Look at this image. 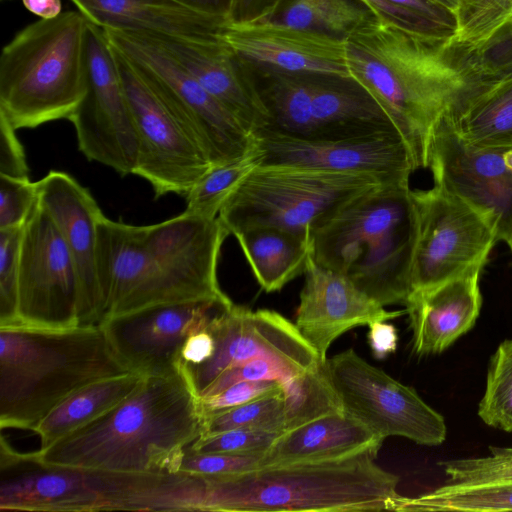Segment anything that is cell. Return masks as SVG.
<instances>
[{
	"label": "cell",
	"instance_id": "6da1fadb",
	"mask_svg": "<svg viewBox=\"0 0 512 512\" xmlns=\"http://www.w3.org/2000/svg\"><path fill=\"white\" fill-rule=\"evenodd\" d=\"M203 432L200 397L182 365L172 374L144 376L111 411L31 453L51 465L176 474L187 447Z\"/></svg>",
	"mask_w": 512,
	"mask_h": 512
},
{
	"label": "cell",
	"instance_id": "7a4b0ae2",
	"mask_svg": "<svg viewBox=\"0 0 512 512\" xmlns=\"http://www.w3.org/2000/svg\"><path fill=\"white\" fill-rule=\"evenodd\" d=\"M345 46L350 75L396 126L415 169L427 168L435 125L470 85L457 52L378 18L351 34Z\"/></svg>",
	"mask_w": 512,
	"mask_h": 512
},
{
	"label": "cell",
	"instance_id": "3957f363",
	"mask_svg": "<svg viewBox=\"0 0 512 512\" xmlns=\"http://www.w3.org/2000/svg\"><path fill=\"white\" fill-rule=\"evenodd\" d=\"M418 236L409 183L376 186L310 228L312 257L382 306L405 304Z\"/></svg>",
	"mask_w": 512,
	"mask_h": 512
},
{
	"label": "cell",
	"instance_id": "277c9868",
	"mask_svg": "<svg viewBox=\"0 0 512 512\" xmlns=\"http://www.w3.org/2000/svg\"><path fill=\"white\" fill-rule=\"evenodd\" d=\"M132 372L104 328L0 327V427L33 432L66 398L97 380Z\"/></svg>",
	"mask_w": 512,
	"mask_h": 512
},
{
	"label": "cell",
	"instance_id": "5b68a950",
	"mask_svg": "<svg viewBox=\"0 0 512 512\" xmlns=\"http://www.w3.org/2000/svg\"><path fill=\"white\" fill-rule=\"evenodd\" d=\"M203 492L201 476L51 465L1 438V511H200Z\"/></svg>",
	"mask_w": 512,
	"mask_h": 512
},
{
	"label": "cell",
	"instance_id": "8992f818",
	"mask_svg": "<svg viewBox=\"0 0 512 512\" xmlns=\"http://www.w3.org/2000/svg\"><path fill=\"white\" fill-rule=\"evenodd\" d=\"M371 453L352 457L262 466L204 479L200 511L388 510L398 476L384 470Z\"/></svg>",
	"mask_w": 512,
	"mask_h": 512
},
{
	"label": "cell",
	"instance_id": "52a82bcc",
	"mask_svg": "<svg viewBox=\"0 0 512 512\" xmlns=\"http://www.w3.org/2000/svg\"><path fill=\"white\" fill-rule=\"evenodd\" d=\"M88 19L65 11L39 19L3 47L0 116L16 130L69 119L86 91Z\"/></svg>",
	"mask_w": 512,
	"mask_h": 512
},
{
	"label": "cell",
	"instance_id": "ba28073f",
	"mask_svg": "<svg viewBox=\"0 0 512 512\" xmlns=\"http://www.w3.org/2000/svg\"><path fill=\"white\" fill-rule=\"evenodd\" d=\"M381 184L387 183L367 174L261 164L237 186L218 217L230 234L258 225L309 233L347 201Z\"/></svg>",
	"mask_w": 512,
	"mask_h": 512
},
{
	"label": "cell",
	"instance_id": "9c48e42d",
	"mask_svg": "<svg viewBox=\"0 0 512 512\" xmlns=\"http://www.w3.org/2000/svg\"><path fill=\"white\" fill-rule=\"evenodd\" d=\"M144 231V276L128 315L176 303L233 304L217 278L221 247L230 235L218 217L207 219L183 211L163 222L144 226Z\"/></svg>",
	"mask_w": 512,
	"mask_h": 512
},
{
	"label": "cell",
	"instance_id": "30bf717a",
	"mask_svg": "<svg viewBox=\"0 0 512 512\" xmlns=\"http://www.w3.org/2000/svg\"><path fill=\"white\" fill-rule=\"evenodd\" d=\"M103 30L198 142L212 166L235 160L255 145L253 134L160 46L141 35Z\"/></svg>",
	"mask_w": 512,
	"mask_h": 512
},
{
	"label": "cell",
	"instance_id": "8fae6325",
	"mask_svg": "<svg viewBox=\"0 0 512 512\" xmlns=\"http://www.w3.org/2000/svg\"><path fill=\"white\" fill-rule=\"evenodd\" d=\"M111 47L138 139L133 174L151 185L155 198L170 193L186 197L212 165L198 142L132 61L112 44Z\"/></svg>",
	"mask_w": 512,
	"mask_h": 512
},
{
	"label": "cell",
	"instance_id": "7c38bea8",
	"mask_svg": "<svg viewBox=\"0 0 512 512\" xmlns=\"http://www.w3.org/2000/svg\"><path fill=\"white\" fill-rule=\"evenodd\" d=\"M326 369L343 410L383 439L401 436L426 446L445 441L442 415L352 348L326 359Z\"/></svg>",
	"mask_w": 512,
	"mask_h": 512
},
{
	"label": "cell",
	"instance_id": "4fadbf2b",
	"mask_svg": "<svg viewBox=\"0 0 512 512\" xmlns=\"http://www.w3.org/2000/svg\"><path fill=\"white\" fill-rule=\"evenodd\" d=\"M17 325L47 330L81 326L80 283L74 260L38 198L21 239Z\"/></svg>",
	"mask_w": 512,
	"mask_h": 512
},
{
	"label": "cell",
	"instance_id": "5bb4252c",
	"mask_svg": "<svg viewBox=\"0 0 512 512\" xmlns=\"http://www.w3.org/2000/svg\"><path fill=\"white\" fill-rule=\"evenodd\" d=\"M413 195L418 212V236L410 295L485 265L498 240L493 227L481 214L436 185L429 190H413Z\"/></svg>",
	"mask_w": 512,
	"mask_h": 512
},
{
	"label": "cell",
	"instance_id": "9a60e30c",
	"mask_svg": "<svg viewBox=\"0 0 512 512\" xmlns=\"http://www.w3.org/2000/svg\"><path fill=\"white\" fill-rule=\"evenodd\" d=\"M78 148L90 161L118 174H133L138 139L129 102L111 44L98 25L86 29V91L68 119Z\"/></svg>",
	"mask_w": 512,
	"mask_h": 512
},
{
	"label": "cell",
	"instance_id": "2e32d148",
	"mask_svg": "<svg viewBox=\"0 0 512 512\" xmlns=\"http://www.w3.org/2000/svg\"><path fill=\"white\" fill-rule=\"evenodd\" d=\"M448 111L435 125L429 147L434 183L475 209L493 227L497 240L509 245L512 170L504 162V152L469 144L456 132Z\"/></svg>",
	"mask_w": 512,
	"mask_h": 512
},
{
	"label": "cell",
	"instance_id": "e0dca14e",
	"mask_svg": "<svg viewBox=\"0 0 512 512\" xmlns=\"http://www.w3.org/2000/svg\"><path fill=\"white\" fill-rule=\"evenodd\" d=\"M207 329L215 341L212 357L197 366L183 364L199 397L224 370L249 360L273 358L299 371L324 361L295 323L273 310L233 303L213 316Z\"/></svg>",
	"mask_w": 512,
	"mask_h": 512
},
{
	"label": "cell",
	"instance_id": "ac0fdd59",
	"mask_svg": "<svg viewBox=\"0 0 512 512\" xmlns=\"http://www.w3.org/2000/svg\"><path fill=\"white\" fill-rule=\"evenodd\" d=\"M253 136L261 151V164L367 174L385 183H409L411 173L416 170L399 131L332 140L259 129Z\"/></svg>",
	"mask_w": 512,
	"mask_h": 512
},
{
	"label": "cell",
	"instance_id": "d6986e66",
	"mask_svg": "<svg viewBox=\"0 0 512 512\" xmlns=\"http://www.w3.org/2000/svg\"><path fill=\"white\" fill-rule=\"evenodd\" d=\"M230 306L214 301L160 305L99 325L132 372L167 375L181 369V349L188 337Z\"/></svg>",
	"mask_w": 512,
	"mask_h": 512
},
{
	"label": "cell",
	"instance_id": "ffe728a7",
	"mask_svg": "<svg viewBox=\"0 0 512 512\" xmlns=\"http://www.w3.org/2000/svg\"><path fill=\"white\" fill-rule=\"evenodd\" d=\"M304 274L295 325L322 360L327 359L331 344L348 330L406 313L387 311L347 276L319 265L312 256Z\"/></svg>",
	"mask_w": 512,
	"mask_h": 512
},
{
	"label": "cell",
	"instance_id": "44dd1931",
	"mask_svg": "<svg viewBox=\"0 0 512 512\" xmlns=\"http://www.w3.org/2000/svg\"><path fill=\"white\" fill-rule=\"evenodd\" d=\"M38 201L58 226L74 260L81 294V326L99 324L102 295L97 274V223L102 210L73 176L49 171L36 181Z\"/></svg>",
	"mask_w": 512,
	"mask_h": 512
},
{
	"label": "cell",
	"instance_id": "7402d4cb",
	"mask_svg": "<svg viewBox=\"0 0 512 512\" xmlns=\"http://www.w3.org/2000/svg\"><path fill=\"white\" fill-rule=\"evenodd\" d=\"M137 35L165 50L250 133L268 125L269 115L245 60L221 37L190 40L164 34Z\"/></svg>",
	"mask_w": 512,
	"mask_h": 512
},
{
	"label": "cell",
	"instance_id": "603a6c76",
	"mask_svg": "<svg viewBox=\"0 0 512 512\" xmlns=\"http://www.w3.org/2000/svg\"><path fill=\"white\" fill-rule=\"evenodd\" d=\"M244 60L289 73L351 76L345 41L284 24L228 25L220 35Z\"/></svg>",
	"mask_w": 512,
	"mask_h": 512
},
{
	"label": "cell",
	"instance_id": "cb8c5ba5",
	"mask_svg": "<svg viewBox=\"0 0 512 512\" xmlns=\"http://www.w3.org/2000/svg\"><path fill=\"white\" fill-rule=\"evenodd\" d=\"M482 268L476 266L408 297L405 310L409 315L416 354L441 353L474 326L482 304L479 287Z\"/></svg>",
	"mask_w": 512,
	"mask_h": 512
},
{
	"label": "cell",
	"instance_id": "d4e9b609",
	"mask_svg": "<svg viewBox=\"0 0 512 512\" xmlns=\"http://www.w3.org/2000/svg\"><path fill=\"white\" fill-rule=\"evenodd\" d=\"M103 29L164 34L190 40L220 38L226 20L194 11L175 0H71Z\"/></svg>",
	"mask_w": 512,
	"mask_h": 512
},
{
	"label": "cell",
	"instance_id": "484cf974",
	"mask_svg": "<svg viewBox=\"0 0 512 512\" xmlns=\"http://www.w3.org/2000/svg\"><path fill=\"white\" fill-rule=\"evenodd\" d=\"M311 133L345 139L398 131L374 97L352 76L313 74Z\"/></svg>",
	"mask_w": 512,
	"mask_h": 512
},
{
	"label": "cell",
	"instance_id": "4316f807",
	"mask_svg": "<svg viewBox=\"0 0 512 512\" xmlns=\"http://www.w3.org/2000/svg\"><path fill=\"white\" fill-rule=\"evenodd\" d=\"M384 440L343 410L283 431L264 452L261 467L377 455Z\"/></svg>",
	"mask_w": 512,
	"mask_h": 512
},
{
	"label": "cell",
	"instance_id": "83f0119b",
	"mask_svg": "<svg viewBox=\"0 0 512 512\" xmlns=\"http://www.w3.org/2000/svg\"><path fill=\"white\" fill-rule=\"evenodd\" d=\"M448 113L469 144L502 152L512 149V70L473 81Z\"/></svg>",
	"mask_w": 512,
	"mask_h": 512
},
{
	"label": "cell",
	"instance_id": "f1b7e54d",
	"mask_svg": "<svg viewBox=\"0 0 512 512\" xmlns=\"http://www.w3.org/2000/svg\"><path fill=\"white\" fill-rule=\"evenodd\" d=\"M263 290H281L303 274L312 256L309 233H298L279 227L258 225L232 232Z\"/></svg>",
	"mask_w": 512,
	"mask_h": 512
},
{
	"label": "cell",
	"instance_id": "f546056e",
	"mask_svg": "<svg viewBox=\"0 0 512 512\" xmlns=\"http://www.w3.org/2000/svg\"><path fill=\"white\" fill-rule=\"evenodd\" d=\"M144 376L127 372L90 383L66 398L33 432L39 436V450L45 449L73 431L105 415L142 382Z\"/></svg>",
	"mask_w": 512,
	"mask_h": 512
},
{
	"label": "cell",
	"instance_id": "4dcf8cb0",
	"mask_svg": "<svg viewBox=\"0 0 512 512\" xmlns=\"http://www.w3.org/2000/svg\"><path fill=\"white\" fill-rule=\"evenodd\" d=\"M376 18L363 0H283L263 22L284 24L345 41Z\"/></svg>",
	"mask_w": 512,
	"mask_h": 512
},
{
	"label": "cell",
	"instance_id": "1f68e13d",
	"mask_svg": "<svg viewBox=\"0 0 512 512\" xmlns=\"http://www.w3.org/2000/svg\"><path fill=\"white\" fill-rule=\"evenodd\" d=\"M388 510L415 512L512 511V482L478 486L448 484L417 497L397 495L391 501Z\"/></svg>",
	"mask_w": 512,
	"mask_h": 512
},
{
	"label": "cell",
	"instance_id": "d6a6232c",
	"mask_svg": "<svg viewBox=\"0 0 512 512\" xmlns=\"http://www.w3.org/2000/svg\"><path fill=\"white\" fill-rule=\"evenodd\" d=\"M280 385L285 430L330 413L343 411L340 399L328 377L326 360L297 373Z\"/></svg>",
	"mask_w": 512,
	"mask_h": 512
},
{
	"label": "cell",
	"instance_id": "836d02e7",
	"mask_svg": "<svg viewBox=\"0 0 512 512\" xmlns=\"http://www.w3.org/2000/svg\"><path fill=\"white\" fill-rule=\"evenodd\" d=\"M261 164V151L255 145L243 156L212 166L193 186L184 212L207 219L217 218L237 186Z\"/></svg>",
	"mask_w": 512,
	"mask_h": 512
},
{
	"label": "cell",
	"instance_id": "e575fe53",
	"mask_svg": "<svg viewBox=\"0 0 512 512\" xmlns=\"http://www.w3.org/2000/svg\"><path fill=\"white\" fill-rule=\"evenodd\" d=\"M376 17L401 29L451 44L454 14L432 0H363Z\"/></svg>",
	"mask_w": 512,
	"mask_h": 512
},
{
	"label": "cell",
	"instance_id": "d590c367",
	"mask_svg": "<svg viewBox=\"0 0 512 512\" xmlns=\"http://www.w3.org/2000/svg\"><path fill=\"white\" fill-rule=\"evenodd\" d=\"M450 46L467 54L486 43L512 16V0H457Z\"/></svg>",
	"mask_w": 512,
	"mask_h": 512
},
{
	"label": "cell",
	"instance_id": "8d00e7d4",
	"mask_svg": "<svg viewBox=\"0 0 512 512\" xmlns=\"http://www.w3.org/2000/svg\"><path fill=\"white\" fill-rule=\"evenodd\" d=\"M478 416L490 427L512 432V339L503 341L490 359Z\"/></svg>",
	"mask_w": 512,
	"mask_h": 512
},
{
	"label": "cell",
	"instance_id": "74e56055",
	"mask_svg": "<svg viewBox=\"0 0 512 512\" xmlns=\"http://www.w3.org/2000/svg\"><path fill=\"white\" fill-rule=\"evenodd\" d=\"M236 428L285 430L282 388L242 405L204 413L203 434Z\"/></svg>",
	"mask_w": 512,
	"mask_h": 512
},
{
	"label": "cell",
	"instance_id": "f35d334b",
	"mask_svg": "<svg viewBox=\"0 0 512 512\" xmlns=\"http://www.w3.org/2000/svg\"><path fill=\"white\" fill-rule=\"evenodd\" d=\"M449 484L478 486L512 482V448L490 447V455L441 462Z\"/></svg>",
	"mask_w": 512,
	"mask_h": 512
},
{
	"label": "cell",
	"instance_id": "ab89813d",
	"mask_svg": "<svg viewBox=\"0 0 512 512\" xmlns=\"http://www.w3.org/2000/svg\"><path fill=\"white\" fill-rule=\"evenodd\" d=\"M23 227L0 229V327L18 324L19 256Z\"/></svg>",
	"mask_w": 512,
	"mask_h": 512
},
{
	"label": "cell",
	"instance_id": "60d3db41",
	"mask_svg": "<svg viewBox=\"0 0 512 512\" xmlns=\"http://www.w3.org/2000/svg\"><path fill=\"white\" fill-rule=\"evenodd\" d=\"M471 82L512 70V16L486 43L467 54H459Z\"/></svg>",
	"mask_w": 512,
	"mask_h": 512
},
{
	"label": "cell",
	"instance_id": "b9f144b4",
	"mask_svg": "<svg viewBox=\"0 0 512 512\" xmlns=\"http://www.w3.org/2000/svg\"><path fill=\"white\" fill-rule=\"evenodd\" d=\"M282 432L261 428H236L202 434L188 449L195 453H261Z\"/></svg>",
	"mask_w": 512,
	"mask_h": 512
},
{
	"label": "cell",
	"instance_id": "7bdbcfd3",
	"mask_svg": "<svg viewBox=\"0 0 512 512\" xmlns=\"http://www.w3.org/2000/svg\"><path fill=\"white\" fill-rule=\"evenodd\" d=\"M261 453H195L186 449L180 473L195 476H224L261 467Z\"/></svg>",
	"mask_w": 512,
	"mask_h": 512
},
{
	"label": "cell",
	"instance_id": "ee69618b",
	"mask_svg": "<svg viewBox=\"0 0 512 512\" xmlns=\"http://www.w3.org/2000/svg\"><path fill=\"white\" fill-rule=\"evenodd\" d=\"M301 371L273 358H256L230 367L220 373L202 392L200 398L219 393L228 386L241 381H278L291 378Z\"/></svg>",
	"mask_w": 512,
	"mask_h": 512
},
{
	"label": "cell",
	"instance_id": "f6af8a7d",
	"mask_svg": "<svg viewBox=\"0 0 512 512\" xmlns=\"http://www.w3.org/2000/svg\"><path fill=\"white\" fill-rule=\"evenodd\" d=\"M37 198V184L29 177L0 175V229L24 225Z\"/></svg>",
	"mask_w": 512,
	"mask_h": 512
},
{
	"label": "cell",
	"instance_id": "bcb514c9",
	"mask_svg": "<svg viewBox=\"0 0 512 512\" xmlns=\"http://www.w3.org/2000/svg\"><path fill=\"white\" fill-rule=\"evenodd\" d=\"M281 390L278 381H241L219 393L200 398L204 413L228 409L245 404Z\"/></svg>",
	"mask_w": 512,
	"mask_h": 512
},
{
	"label": "cell",
	"instance_id": "7dc6e473",
	"mask_svg": "<svg viewBox=\"0 0 512 512\" xmlns=\"http://www.w3.org/2000/svg\"><path fill=\"white\" fill-rule=\"evenodd\" d=\"M26 156L14 129L0 116V175L28 178Z\"/></svg>",
	"mask_w": 512,
	"mask_h": 512
},
{
	"label": "cell",
	"instance_id": "c3c4849f",
	"mask_svg": "<svg viewBox=\"0 0 512 512\" xmlns=\"http://www.w3.org/2000/svg\"><path fill=\"white\" fill-rule=\"evenodd\" d=\"M283 0H232L228 25L238 26L266 21Z\"/></svg>",
	"mask_w": 512,
	"mask_h": 512
},
{
	"label": "cell",
	"instance_id": "681fc988",
	"mask_svg": "<svg viewBox=\"0 0 512 512\" xmlns=\"http://www.w3.org/2000/svg\"><path fill=\"white\" fill-rule=\"evenodd\" d=\"M215 351V341L207 328L191 335L181 349L182 364L197 366L209 360Z\"/></svg>",
	"mask_w": 512,
	"mask_h": 512
},
{
	"label": "cell",
	"instance_id": "f907efd6",
	"mask_svg": "<svg viewBox=\"0 0 512 512\" xmlns=\"http://www.w3.org/2000/svg\"><path fill=\"white\" fill-rule=\"evenodd\" d=\"M368 326V343L377 359H384L396 351L398 335L394 325L386 321H377Z\"/></svg>",
	"mask_w": 512,
	"mask_h": 512
},
{
	"label": "cell",
	"instance_id": "816d5d0a",
	"mask_svg": "<svg viewBox=\"0 0 512 512\" xmlns=\"http://www.w3.org/2000/svg\"><path fill=\"white\" fill-rule=\"evenodd\" d=\"M180 4L206 15L227 21L232 0H175ZM228 23V22H227Z\"/></svg>",
	"mask_w": 512,
	"mask_h": 512
},
{
	"label": "cell",
	"instance_id": "f5cc1de1",
	"mask_svg": "<svg viewBox=\"0 0 512 512\" xmlns=\"http://www.w3.org/2000/svg\"><path fill=\"white\" fill-rule=\"evenodd\" d=\"M22 3L40 19H52L62 13L61 0H22Z\"/></svg>",
	"mask_w": 512,
	"mask_h": 512
},
{
	"label": "cell",
	"instance_id": "db71d44e",
	"mask_svg": "<svg viewBox=\"0 0 512 512\" xmlns=\"http://www.w3.org/2000/svg\"><path fill=\"white\" fill-rule=\"evenodd\" d=\"M448 10H450L453 14L455 13L456 6H457V0H432Z\"/></svg>",
	"mask_w": 512,
	"mask_h": 512
},
{
	"label": "cell",
	"instance_id": "11a10c76",
	"mask_svg": "<svg viewBox=\"0 0 512 512\" xmlns=\"http://www.w3.org/2000/svg\"><path fill=\"white\" fill-rule=\"evenodd\" d=\"M503 159L506 166L512 170V149H509L504 152Z\"/></svg>",
	"mask_w": 512,
	"mask_h": 512
},
{
	"label": "cell",
	"instance_id": "9f6ffc18",
	"mask_svg": "<svg viewBox=\"0 0 512 512\" xmlns=\"http://www.w3.org/2000/svg\"><path fill=\"white\" fill-rule=\"evenodd\" d=\"M508 246L510 247V249L512 251V241H511V243Z\"/></svg>",
	"mask_w": 512,
	"mask_h": 512
}]
</instances>
